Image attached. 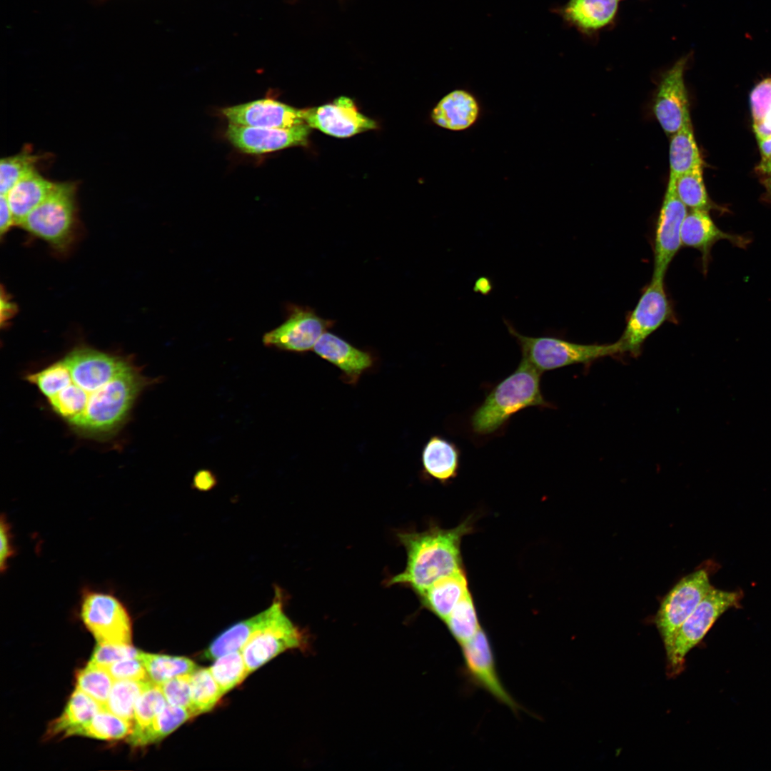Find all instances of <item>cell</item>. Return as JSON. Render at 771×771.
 <instances>
[{
    "label": "cell",
    "instance_id": "cell-1",
    "mask_svg": "<svg viewBox=\"0 0 771 771\" xmlns=\"http://www.w3.org/2000/svg\"><path fill=\"white\" fill-rule=\"evenodd\" d=\"M26 378L71 428L96 440L119 430L140 393L153 381L129 361L87 347L74 348Z\"/></svg>",
    "mask_w": 771,
    "mask_h": 771
},
{
    "label": "cell",
    "instance_id": "cell-2",
    "mask_svg": "<svg viewBox=\"0 0 771 771\" xmlns=\"http://www.w3.org/2000/svg\"><path fill=\"white\" fill-rule=\"evenodd\" d=\"M472 530L467 519L452 529L433 526L423 532H400L397 536L407 553L405 569L388 585L400 584L419 595L442 578L463 570L460 543Z\"/></svg>",
    "mask_w": 771,
    "mask_h": 771
},
{
    "label": "cell",
    "instance_id": "cell-3",
    "mask_svg": "<svg viewBox=\"0 0 771 771\" xmlns=\"http://www.w3.org/2000/svg\"><path fill=\"white\" fill-rule=\"evenodd\" d=\"M541 374L521 359L518 368L492 389L471 415L473 433L480 435L493 433L513 415L528 407L553 408L542 394Z\"/></svg>",
    "mask_w": 771,
    "mask_h": 771
},
{
    "label": "cell",
    "instance_id": "cell-4",
    "mask_svg": "<svg viewBox=\"0 0 771 771\" xmlns=\"http://www.w3.org/2000/svg\"><path fill=\"white\" fill-rule=\"evenodd\" d=\"M506 325L520 346L521 359L540 373L624 353L619 340L609 344H580L555 337L525 336L510 324Z\"/></svg>",
    "mask_w": 771,
    "mask_h": 771
},
{
    "label": "cell",
    "instance_id": "cell-5",
    "mask_svg": "<svg viewBox=\"0 0 771 771\" xmlns=\"http://www.w3.org/2000/svg\"><path fill=\"white\" fill-rule=\"evenodd\" d=\"M76 191L74 181L55 182L48 196L19 226L54 248L64 250L73 236Z\"/></svg>",
    "mask_w": 771,
    "mask_h": 771
},
{
    "label": "cell",
    "instance_id": "cell-6",
    "mask_svg": "<svg viewBox=\"0 0 771 771\" xmlns=\"http://www.w3.org/2000/svg\"><path fill=\"white\" fill-rule=\"evenodd\" d=\"M281 590L276 589L266 623L241 650L249 673L286 650L307 645L303 631L286 615Z\"/></svg>",
    "mask_w": 771,
    "mask_h": 771
},
{
    "label": "cell",
    "instance_id": "cell-7",
    "mask_svg": "<svg viewBox=\"0 0 771 771\" xmlns=\"http://www.w3.org/2000/svg\"><path fill=\"white\" fill-rule=\"evenodd\" d=\"M79 616L98 643L131 645V618L125 605L114 593L82 588Z\"/></svg>",
    "mask_w": 771,
    "mask_h": 771
},
{
    "label": "cell",
    "instance_id": "cell-8",
    "mask_svg": "<svg viewBox=\"0 0 771 771\" xmlns=\"http://www.w3.org/2000/svg\"><path fill=\"white\" fill-rule=\"evenodd\" d=\"M742 592L728 591L711 587L680 628L667 662L670 674H679L685 657L706 635L717 619L729 609L736 607Z\"/></svg>",
    "mask_w": 771,
    "mask_h": 771
},
{
    "label": "cell",
    "instance_id": "cell-9",
    "mask_svg": "<svg viewBox=\"0 0 771 771\" xmlns=\"http://www.w3.org/2000/svg\"><path fill=\"white\" fill-rule=\"evenodd\" d=\"M707 570L698 569L682 577L662 599L655 617L666 657L672 649L677 633L711 588Z\"/></svg>",
    "mask_w": 771,
    "mask_h": 771
},
{
    "label": "cell",
    "instance_id": "cell-10",
    "mask_svg": "<svg viewBox=\"0 0 771 771\" xmlns=\"http://www.w3.org/2000/svg\"><path fill=\"white\" fill-rule=\"evenodd\" d=\"M676 320L672 304L665 291L664 278L652 277L630 313L619 339L624 353L638 356L645 341L653 332L664 323L675 322Z\"/></svg>",
    "mask_w": 771,
    "mask_h": 771
},
{
    "label": "cell",
    "instance_id": "cell-11",
    "mask_svg": "<svg viewBox=\"0 0 771 771\" xmlns=\"http://www.w3.org/2000/svg\"><path fill=\"white\" fill-rule=\"evenodd\" d=\"M460 647L463 671L468 682L484 690L498 702L517 713L521 707L506 690L499 677L494 650L486 631L481 628Z\"/></svg>",
    "mask_w": 771,
    "mask_h": 771
},
{
    "label": "cell",
    "instance_id": "cell-12",
    "mask_svg": "<svg viewBox=\"0 0 771 771\" xmlns=\"http://www.w3.org/2000/svg\"><path fill=\"white\" fill-rule=\"evenodd\" d=\"M335 321L319 316L316 311L305 306L289 304L285 321L265 333V346L279 350L305 353L313 348L321 336Z\"/></svg>",
    "mask_w": 771,
    "mask_h": 771
},
{
    "label": "cell",
    "instance_id": "cell-13",
    "mask_svg": "<svg viewBox=\"0 0 771 771\" xmlns=\"http://www.w3.org/2000/svg\"><path fill=\"white\" fill-rule=\"evenodd\" d=\"M687 214V207L677 194L675 181H668L655 230L652 278H664L680 248V231Z\"/></svg>",
    "mask_w": 771,
    "mask_h": 771
},
{
    "label": "cell",
    "instance_id": "cell-14",
    "mask_svg": "<svg viewBox=\"0 0 771 771\" xmlns=\"http://www.w3.org/2000/svg\"><path fill=\"white\" fill-rule=\"evenodd\" d=\"M688 56H682L660 79L653 103L654 115L670 137L690 119L684 74Z\"/></svg>",
    "mask_w": 771,
    "mask_h": 771
},
{
    "label": "cell",
    "instance_id": "cell-15",
    "mask_svg": "<svg viewBox=\"0 0 771 771\" xmlns=\"http://www.w3.org/2000/svg\"><path fill=\"white\" fill-rule=\"evenodd\" d=\"M311 127L306 123L290 128L251 127L229 124L228 141L249 154H262L296 146H306Z\"/></svg>",
    "mask_w": 771,
    "mask_h": 771
},
{
    "label": "cell",
    "instance_id": "cell-16",
    "mask_svg": "<svg viewBox=\"0 0 771 771\" xmlns=\"http://www.w3.org/2000/svg\"><path fill=\"white\" fill-rule=\"evenodd\" d=\"M304 122L311 128L338 138H347L378 127L373 119L360 113L354 102L341 96L331 104L303 109Z\"/></svg>",
    "mask_w": 771,
    "mask_h": 771
},
{
    "label": "cell",
    "instance_id": "cell-17",
    "mask_svg": "<svg viewBox=\"0 0 771 771\" xmlns=\"http://www.w3.org/2000/svg\"><path fill=\"white\" fill-rule=\"evenodd\" d=\"M229 124L261 128H290L305 123L303 110L272 99H262L222 109Z\"/></svg>",
    "mask_w": 771,
    "mask_h": 771
},
{
    "label": "cell",
    "instance_id": "cell-18",
    "mask_svg": "<svg viewBox=\"0 0 771 771\" xmlns=\"http://www.w3.org/2000/svg\"><path fill=\"white\" fill-rule=\"evenodd\" d=\"M682 246L695 248L701 253L702 266L706 273L711 258V249L721 240L732 244L746 247L750 240L742 236L727 233L719 228L709 215V211L691 210L687 212L680 231Z\"/></svg>",
    "mask_w": 771,
    "mask_h": 771
},
{
    "label": "cell",
    "instance_id": "cell-19",
    "mask_svg": "<svg viewBox=\"0 0 771 771\" xmlns=\"http://www.w3.org/2000/svg\"><path fill=\"white\" fill-rule=\"evenodd\" d=\"M313 351L338 368L342 373L343 381L351 385H356L361 375L375 363V358L370 352L359 349L328 331L321 335Z\"/></svg>",
    "mask_w": 771,
    "mask_h": 771
},
{
    "label": "cell",
    "instance_id": "cell-20",
    "mask_svg": "<svg viewBox=\"0 0 771 771\" xmlns=\"http://www.w3.org/2000/svg\"><path fill=\"white\" fill-rule=\"evenodd\" d=\"M620 0H568L556 12L564 21L588 38L615 22Z\"/></svg>",
    "mask_w": 771,
    "mask_h": 771
},
{
    "label": "cell",
    "instance_id": "cell-21",
    "mask_svg": "<svg viewBox=\"0 0 771 771\" xmlns=\"http://www.w3.org/2000/svg\"><path fill=\"white\" fill-rule=\"evenodd\" d=\"M480 111V104L472 93L455 89L438 101L431 112V119L441 128L460 131L477 121Z\"/></svg>",
    "mask_w": 771,
    "mask_h": 771
},
{
    "label": "cell",
    "instance_id": "cell-22",
    "mask_svg": "<svg viewBox=\"0 0 771 771\" xmlns=\"http://www.w3.org/2000/svg\"><path fill=\"white\" fill-rule=\"evenodd\" d=\"M55 182L44 177L36 168L21 178L6 194L15 224L24 218L48 196Z\"/></svg>",
    "mask_w": 771,
    "mask_h": 771
},
{
    "label": "cell",
    "instance_id": "cell-23",
    "mask_svg": "<svg viewBox=\"0 0 771 771\" xmlns=\"http://www.w3.org/2000/svg\"><path fill=\"white\" fill-rule=\"evenodd\" d=\"M469 592L463 570L440 578L419 595L422 605L444 622Z\"/></svg>",
    "mask_w": 771,
    "mask_h": 771
},
{
    "label": "cell",
    "instance_id": "cell-24",
    "mask_svg": "<svg viewBox=\"0 0 771 771\" xmlns=\"http://www.w3.org/2000/svg\"><path fill=\"white\" fill-rule=\"evenodd\" d=\"M460 450L453 442L439 435L431 436L421 454L423 472L430 478L445 483L458 475Z\"/></svg>",
    "mask_w": 771,
    "mask_h": 771
},
{
    "label": "cell",
    "instance_id": "cell-25",
    "mask_svg": "<svg viewBox=\"0 0 771 771\" xmlns=\"http://www.w3.org/2000/svg\"><path fill=\"white\" fill-rule=\"evenodd\" d=\"M102 709L95 700L76 688L61 715L49 725L46 737H69L73 730L89 721Z\"/></svg>",
    "mask_w": 771,
    "mask_h": 771
},
{
    "label": "cell",
    "instance_id": "cell-26",
    "mask_svg": "<svg viewBox=\"0 0 771 771\" xmlns=\"http://www.w3.org/2000/svg\"><path fill=\"white\" fill-rule=\"evenodd\" d=\"M669 181H675L682 174L702 166V160L697 148L691 120L670 136L669 148Z\"/></svg>",
    "mask_w": 771,
    "mask_h": 771
},
{
    "label": "cell",
    "instance_id": "cell-27",
    "mask_svg": "<svg viewBox=\"0 0 771 771\" xmlns=\"http://www.w3.org/2000/svg\"><path fill=\"white\" fill-rule=\"evenodd\" d=\"M193 717L188 710L167 703L148 726L140 730L132 731L128 736L127 742L133 747L156 743Z\"/></svg>",
    "mask_w": 771,
    "mask_h": 771
},
{
    "label": "cell",
    "instance_id": "cell-28",
    "mask_svg": "<svg viewBox=\"0 0 771 771\" xmlns=\"http://www.w3.org/2000/svg\"><path fill=\"white\" fill-rule=\"evenodd\" d=\"M269 608L248 619L238 622L218 635L208 647L203 656L216 660L228 652L241 650L253 635L266 623Z\"/></svg>",
    "mask_w": 771,
    "mask_h": 771
},
{
    "label": "cell",
    "instance_id": "cell-29",
    "mask_svg": "<svg viewBox=\"0 0 771 771\" xmlns=\"http://www.w3.org/2000/svg\"><path fill=\"white\" fill-rule=\"evenodd\" d=\"M133 723L102 709L92 719L71 731L70 736H84L104 740L128 737Z\"/></svg>",
    "mask_w": 771,
    "mask_h": 771
},
{
    "label": "cell",
    "instance_id": "cell-30",
    "mask_svg": "<svg viewBox=\"0 0 771 771\" xmlns=\"http://www.w3.org/2000/svg\"><path fill=\"white\" fill-rule=\"evenodd\" d=\"M138 658L143 663L150 680L158 685L179 675L191 674L198 668L193 660L185 657L139 651Z\"/></svg>",
    "mask_w": 771,
    "mask_h": 771
},
{
    "label": "cell",
    "instance_id": "cell-31",
    "mask_svg": "<svg viewBox=\"0 0 771 771\" xmlns=\"http://www.w3.org/2000/svg\"><path fill=\"white\" fill-rule=\"evenodd\" d=\"M444 623L460 646L470 640L482 628L469 592L454 607Z\"/></svg>",
    "mask_w": 771,
    "mask_h": 771
},
{
    "label": "cell",
    "instance_id": "cell-32",
    "mask_svg": "<svg viewBox=\"0 0 771 771\" xmlns=\"http://www.w3.org/2000/svg\"><path fill=\"white\" fill-rule=\"evenodd\" d=\"M148 681L114 680L104 709L133 723L137 699Z\"/></svg>",
    "mask_w": 771,
    "mask_h": 771
},
{
    "label": "cell",
    "instance_id": "cell-33",
    "mask_svg": "<svg viewBox=\"0 0 771 771\" xmlns=\"http://www.w3.org/2000/svg\"><path fill=\"white\" fill-rule=\"evenodd\" d=\"M191 712L193 716L211 710L223 695L208 668L191 674Z\"/></svg>",
    "mask_w": 771,
    "mask_h": 771
},
{
    "label": "cell",
    "instance_id": "cell-34",
    "mask_svg": "<svg viewBox=\"0 0 771 771\" xmlns=\"http://www.w3.org/2000/svg\"><path fill=\"white\" fill-rule=\"evenodd\" d=\"M208 669L223 695L250 674L241 650L220 656Z\"/></svg>",
    "mask_w": 771,
    "mask_h": 771
},
{
    "label": "cell",
    "instance_id": "cell-35",
    "mask_svg": "<svg viewBox=\"0 0 771 771\" xmlns=\"http://www.w3.org/2000/svg\"><path fill=\"white\" fill-rule=\"evenodd\" d=\"M76 688L99 702L103 709L107 702L114 680L105 667L89 662L76 675Z\"/></svg>",
    "mask_w": 771,
    "mask_h": 771
},
{
    "label": "cell",
    "instance_id": "cell-36",
    "mask_svg": "<svg viewBox=\"0 0 771 771\" xmlns=\"http://www.w3.org/2000/svg\"><path fill=\"white\" fill-rule=\"evenodd\" d=\"M675 189L687 208L707 211L712 208L703 182L702 166L680 175L675 181Z\"/></svg>",
    "mask_w": 771,
    "mask_h": 771
},
{
    "label": "cell",
    "instance_id": "cell-37",
    "mask_svg": "<svg viewBox=\"0 0 771 771\" xmlns=\"http://www.w3.org/2000/svg\"><path fill=\"white\" fill-rule=\"evenodd\" d=\"M42 158L33 153L29 148L0 161V193L6 195L10 189L26 174L36 168Z\"/></svg>",
    "mask_w": 771,
    "mask_h": 771
},
{
    "label": "cell",
    "instance_id": "cell-38",
    "mask_svg": "<svg viewBox=\"0 0 771 771\" xmlns=\"http://www.w3.org/2000/svg\"><path fill=\"white\" fill-rule=\"evenodd\" d=\"M166 705L161 687L149 680L137 699L132 731L140 730L148 726Z\"/></svg>",
    "mask_w": 771,
    "mask_h": 771
},
{
    "label": "cell",
    "instance_id": "cell-39",
    "mask_svg": "<svg viewBox=\"0 0 771 771\" xmlns=\"http://www.w3.org/2000/svg\"><path fill=\"white\" fill-rule=\"evenodd\" d=\"M191 674L177 675L158 685L168 704L184 707L191 712Z\"/></svg>",
    "mask_w": 771,
    "mask_h": 771
},
{
    "label": "cell",
    "instance_id": "cell-40",
    "mask_svg": "<svg viewBox=\"0 0 771 771\" xmlns=\"http://www.w3.org/2000/svg\"><path fill=\"white\" fill-rule=\"evenodd\" d=\"M139 650L131 645H112L99 643L94 650L89 662L108 667L118 661L138 657Z\"/></svg>",
    "mask_w": 771,
    "mask_h": 771
},
{
    "label": "cell",
    "instance_id": "cell-41",
    "mask_svg": "<svg viewBox=\"0 0 771 771\" xmlns=\"http://www.w3.org/2000/svg\"><path fill=\"white\" fill-rule=\"evenodd\" d=\"M106 668L114 680H151L143 663L138 657L120 660Z\"/></svg>",
    "mask_w": 771,
    "mask_h": 771
},
{
    "label": "cell",
    "instance_id": "cell-42",
    "mask_svg": "<svg viewBox=\"0 0 771 771\" xmlns=\"http://www.w3.org/2000/svg\"><path fill=\"white\" fill-rule=\"evenodd\" d=\"M754 123L761 121L771 111V78L758 84L750 94Z\"/></svg>",
    "mask_w": 771,
    "mask_h": 771
},
{
    "label": "cell",
    "instance_id": "cell-43",
    "mask_svg": "<svg viewBox=\"0 0 771 771\" xmlns=\"http://www.w3.org/2000/svg\"><path fill=\"white\" fill-rule=\"evenodd\" d=\"M16 553L13 544L11 526L4 513L0 519V571L4 573L7 570L9 560Z\"/></svg>",
    "mask_w": 771,
    "mask_h": 771
},
{
    "label": "cell",
    "instance_id": "cell-44",
    "mask_svg": "<svg viewBox=\"0 0 771 771\" xmlns=\"http://www.w3.org/2000/svg\"><path fill=\"white\" fill-rule=\"evenodd\" d=\"M0 217L1 236H3L12 225L15 224L14 216L6 195H1Z\"/></svg>",
    "mask_w": 771,
    "mask_h": 771
},
{
    "label": "cell",
    "instance_id": "cell-45",
    "mask_svg": "<svg viewBox=\"0 0 771 771\" xmlns=\"http://www.w3.org/2000/svg\"><path fill=\"white\" fill-rule=\"evenodd\" d=\"M193 485L200 490H208L216 484L215 475L208 470H200L194 475Z\"/></svg>",
    "mask_w": 771,
    "mask_h": 771
},
{
    "label": "cell",
    "instance_id": "cell-46",
    "mask_svg": "<svg viewBox=\"0 0 771 771\" xmlns=\"http://www.w3.org/2000/svg\"><path fill=\"white\" fill-rule=\"evenodd\" d=\"M757 140L771 136V111L760 121L753 124Z\"/></svg>",
    "mask_w": 771,
    "mask_h": 771
},
{
    "label": "cell",
    "instance_id": "cell-47",
    "mask_svg": "<svg viewBox=\"0 0 771 771\" xmlns=\"http://www.w3.org/2000/svg\"><path fill=\"white\" fill-rule=\"evenodd\" d=\"M760 146V151L761 153L762 159L767 158L771 156V136L757 140Z\"/></svg>",
    "mask_w": 771,
    "mask_h": 771
},
{
    "label": "cell",
    "instance_id": "cell-48",
    "mask_svg": "<svg viewBox=\"0 0 771 771\" xmlns=\"http://www.w3.org/2000/svg\"><path fill=\"white\" fill-rule=\"evenodd\" d=\"M756 171L764 177L771 176V156L761 159L756 168Z\"/></svg>",
    "mask_w": 771,
    "mask_h": 771
},
{
    "label": "cell",
    "instance_id": "cell-49",
    "mask_svg": "<svg viewBox=\"0 0 771 771\" xmlns=\"http://www.w3.org/2000/svg\"><path fill=\"white\" fill-rule=\"evenodd\" d=\"M474 290L483 294H487L491 290V283L486 278H480L475 282Z\"/></svg>",
    "mask_w": 771,
    "mask_h": 771
},
{
    "label": "cell",
    "instance_id": "cell-50",
    "mask_svg": "<svg viewBox=\"0 0 771 771\" xmlns=\"http://www.w3.org/2000/svg\"><path fill=\"white\" fill-rule=\"evenodd\" d=\"M762 183L766 190V198L771 201V176L764 177Z\"/></svg>",
    "mask_w": 771,
    "mask_h": 771
},
{
    "label": "cell",
    "instance_id": "cell-51",
    "mask_svg": "<svg viewBox=\"0 0 771 771\" xmlns=\"http://www.w3.org/2000/svg\"><path fill=\"white\" fill-rule=\"evenodd\" d=\"M94 1H95V2L96 3V4H103V3H104L105 1H109V0H94Z\"/></svg>",
    "mask_w": 771,
    "mask_h": 771
}]
</instances>
